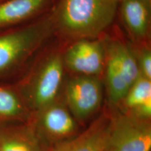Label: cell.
<instances>
[{
	"instance_id": "6da1fadb",
	"label": "cell",
	"mask_w": 151,
	"mask_h": 151,
	"mask_svg": "<svg viewBox=\"0 0 151 151\" xmlns=\"http://www.w3.org/2000/svg\"><path fill=\"white\" fill-rule=\"evenodd\" d=\"M118 0H62L58 22L69 35L97 37L112 23Z\"/></svg>"
},
{
	"instance_id": "7a4b0ae2",
	"label": "cell",
	"mask_w": 151,
	"mask_h": 151,
	"mask_svg": "<svg viewBox=\"0 0 151 151\" xmlns=\"http://www.w3.org/2000/svg\"><path fill=\"white\" fill-rule=\"evenodd\" d=\"M49 22L20 25L0 32V80L14 74L48 36Z\"/></svg>"
},
{
	"instance_id": "3957f363",
	"label": "cell",
	"mask_w": 151,
	"mask_h": 151,
	"mask_svg": "<svg viewBox=\"0 0 151 151\" xmlns=\"http://www.w3.org/2000/svg\"><path fill=\"white\" fill-rule=\"evenodd\" d=\"M63 58L60 55L48 58L30 78L17 86L32 113L58 99L64 74Z\"/></svg>"
},
{
	"instance_id": "277c9868",
	"label": "cell",
	"mask_w": 151,
	"mask_h": 151,
	"mask_svg": "<svg viewBox=\"0 0 151 151\" xmlns=\"http://www.w3.org/2000/svg\"><path fill=\"white\" fill-rule=\"evenodd\" d=\"M105 58L109 101L111 106L117 107L139 78L140 72L134 55L122 43H111Z\"/></svg>"
},
{
	"instance_id": "5b68a950",
	"label": "cell",
	"mask_w": 151,
	"mask_h": 151,
	"mask_svg": "<svg viewBox=\"0 0 151 151\" xmlns=\"http://www.w3.org/2000/svg\"><path fill=\"white\" fill-rule=\"evenodd\" d=\"M29 123L39 139L50 149L78 134V121L65 104L58 99L34 113Z\"/></svg>"
},
{
	"instance_id": "8992f818",
	"label": "cell",
	"mask_w": 151,
	"mask_h": 151,
	"mask_svg": "<svg viewBox=\"0 0 151 151\" xmlns=\"http://www.w3.org/2000/svg\"><path fill=\"white\" fill-rule=\"evenodd\" d=\"M150 121L120 112L111 116L104 151H150Z\"/></svg>"
},
{
	"instance_id": "52a82bcc",
	"label": "cell",
	"mask_w": 151,
	"mask_h": 151,
	"mask_svg": "<svg viewBox=\"0 0 151 151\" xmlns=\"http://www.w3.org/2000/svg\"><path fill=\"white\" fill-rule=\"evenodd\" d=\"M103 90L97 76L78 75L68 81L65 104L78 122L86 121L99 111Z\"/></svg>"
},
{
	"instance_id": "ba28073f",
	"label": "cell",
	"mask_w": 151,
	"mask_h": 151,
	"mask_svg": "<svg viewBox=\"0 0 151 151\" xmlns=\"http://www.w3.org/2000/svg\"><path fill=\"white\" fill-rule=\"evenodd\" d=\"M104 50L98 41L82 40L72 45L66 52L64 64L78 75L97 76L105 64Z\"/></svg>"
},
{
	"instance_id": "9c48e42d",
	"label": "cell",
	"mask_w": 151,
	"mask_h": 151,
	"mask_svg": "<svg viewBox=\"0 0 151 151\" xmlns=\"http://www.w3.org/2000/svg\"><path fill=\"white\" fill-rule=\"evenodd\" d=\"M111 118L106 114L101 115L83 132L55 145L50 151H104Z\"/></svg>"
},
{
	"instance_id": "30bf717a",
	"label": "cell",
	"mask_w": 151,
	"mask_h": 151,
	"mask_svg": "<svg viewBox=\"0 0 151 151\" xmlns=\"http://www.w3.org/2000/svg\"><path fill=\"white\" fill-rule=\"evenodd\" d=\"M0 151H50L29 122L0 127Z\"/></svg>"
},
{
	"instance_id": "8fae6325",
	"label": "cell",
	"mask_w": 151,
	"mask_h": 151,
	"mask_svg": "<svg viewBox=\"0 0 151 151\" xmlns=\"http://www.w3.org/2000/svg\"><path fill=\"white\" fill-rule=\"evenodd\" d=\"M32 116L18 86L0 85V127L27 123Z\"/></svg>"
},
{
	"instance_id": "7c38bea8",
	"label": "cell",
	"mask_w": 151,
	"mask_h": 151,
	"mask_svg": "<svg viewBox=\"0 0 151 151\" xmlns=\"http://www.w3.org/2000/svg\"><path fill=\"white\" fill-rule=\"evenodd\" d=\"M48 0L0 1V32L22 25L35 16Z\"/></svg>"
},
{
	"instance_id": "4fadbf2b",
	"label": "cell",
	"mask_w": 151,
	"mask_h": 151,
	"mask_svg": "<svg viewBox=\"0 0 151 151\" xmlns=\"http://www.w3.org/2000/svg\"><path fill=\"white\" fill-rule=\"evenodd\" d=\"M120 104L122 106V112L150 120L151 80L139 75L119 106Z\"/></svg>"
},
{
	"instance_id": "5bb4252c",
	"label": "cell",
	"mask_w": 151,
	"mask_h": 151,
	"mask_svg": "<svg viewBox=\"0 0 151 151\" xmlns=\"http://www.w3.org/2000/svg\"><path fill=\"white\" fill-rule=\"evenodd\" d=\"M122 18L132 35L142 39L147 35L150 25L148 0H122Z\"/></svg>"
},
{
	"instance_id": "9a60e30c",
	"label": "cell",
	"mask_w": 151,
	"mask_h": 151,
	"mask_svg": "<svg viewBox=\"0 0 151 151\" xmlns=\"http://www.w3.org/2000/svg\"><path fill=\"white\" fill-rule=\"evenodd\" d=\"M140 74L151 80V53L149 49H145L140 52L138 58H136Z\"/></svg>"
},
{
	"instance_id": "2e32d148",
	"label": "cell",
	"mask_w": 151,
	"mask_h": 151,
	"mask_svg": "<svg viewBox=\"0 0 151 151\" xmlns=\"http://www.w3.org/2000/svg\"><path fill=\"white\" fill-rule=\"evenodd\" d=\"M0 1H1V0H0Z\"/></svg>"
}]
</instances>
